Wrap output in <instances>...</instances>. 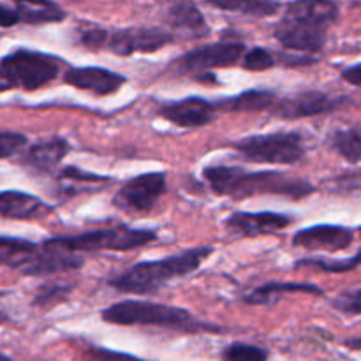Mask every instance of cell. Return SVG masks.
<instances>
[{
  "label": "cell",
  "instance_id": "cell-3",
  "mask_svg": "<svg viewBox=\"0 0 361 361\" xmlns=\"http://www.w3.org/2000/svg\"><path fill=\"white\" fill-rule=\"evenodd\" d=\"M214 247H196L182 254L164 257L157 261H141L133 268L111 279L109 286L116 291L133 295H152L164 288L173 279L185 277L203 264L212 256Z\"/></svg>",
  "mask_w": 361,
  "mask_h": 361
},
{
  "label": "cell",
  "instance_id": "cell-19",
  "mask_svg": "<svg viewBox=\"0 0 361 361\" xmlns=\"http://www.w3.org/2000/svg\"><path fill=\"white\" fill-rule=\"evenodd\" d=\"M291 293H305V295H323V289L314 284H295V282H268L259 286L245 296V302L250 305H274L284 295Z\"/></svg>",
  "mask_w": 361,
  "mask_h": 361
},
{
  "label": "cell",
  "instance_id": "cell-26",
  "mask_svg": "<svg viewBox=\"0 0 361 361\" xmlns=\"http://www.w3.org/2000/svg\"><path fill=\"white\" fill-rule=\"evenodd\" d=\"M331 147L351 164H358L361 159V134L358 127L342 129L331 136Z\"/></svg>",
  "mask_w": 361,
  "mask_h": 361
},
{
  "label": "cell",
  "instance_id": "cell-32",
  "mask_svg": "<svg viewBox=\"0 0 361 361\" xmlns=\"http://www.w3.org/2000/svg\"><path fill=\"white\" fill-rule=\"evenodd\" d=\"M334 307L337 310L349 314V316H358L361 312V291L355 289V291L342 293L334 302Z\"/></svg>",
  "mask_w": 361,
  "mask_h": 361
},
{
  "label": "cell",
  "instance_id": "cell-34",
  "mask_svg": "<svg viewBox=\"0 0 361 361\" xmlns=\"http://www.w3.org/2000/svg\"><path fill=\"white\" fill-rule=\"evenodd\" d=\"M90 361H145L126 353L109 351V349H94L90 353Z\"/></svg>",
  "mask_w": 361,
  "mask_h": 361
},
{
  "label": "cell",
  "instance_id": "cell-15",
  "mask_svg": "<svg viewBox=\"0 0 361 361\" xmlns=\"http://www.w3.org/2000/svg\"><path fill=\"white\" fill-rule=\"evenodd\" d=\"M342 102H344V99H331L324 92L307 90L282 99L277 104V108H275V115L286 120L307 118V116H316L334 111Z\"/></svg>",
  "mask_w": 361,
  "mask_h": 361
},
{
  "label": "cell",
  "instance_id": "cell-27",
  "mask_svg": "<svg viewBox=\"0 0 361 361\" xmlns=\"http://www.w3.org/2000/svg\"><path fill=\"white\" fill-rule=\"evenodd\" d=\"M222 361H268V351L252 344L235 342L222 351Z\"/></svg>",
  "mask_w": 361,
  "mask_h": 361
},
{
  "label": "cell",
  "instance_id": "cell-1",
  "mask_svg": "<svg viewBox=\"0 0 361 361\" xmlns=\"http://www.w3.org/2000/svg\"><path fill=\"white\" fill-rule=\"evenodd\" d=\"M208 185L219 196L245 200L257 194H274L302 200L314 192L307 180L289 178L277 171H245L238 166H210L203 171Z\"/></svg>",
  "mask_w": 361,
  "mask_h": 361
},
{
  "label": "cell",
  "instance_id": "cell-4",
  "mask_svg": "<svg viewBox=\"0 0 361 361\" xmlns=\"http://www.w3.org/2000/svg\"><path fill=\"white\" fill-rule=\"evenodd\" d=\"M104 323L118 326H155L166 330L187 331L196 334L204 330H217L208 326L203 321H197L190 312L182 307L164 305V303L143 302V300H122L102 310Z\"/></svg>",
  "mask_w": 361,
  "mask_h": 361
},
{
  "label": "cell",
  "instance_id": "cell-17",
  "mask_svg": "<svg viewBox=\"0 0 361 361\" xmlns=\"http://www.w3.org/2000/svg\"><path fill=\"white\" fill-rule=\"evenodd\" d=\"M51 214V207L41 197L21 190H2L0 192V217L14 221H35Z\"/></svg>",
  "mask_w": 361,
  "mask_h": 361
},
{
  "label": "cell",
  "instance_id": "cell-33",
  "mask_svg": "<svg viewBox=\"0 0 361 361\" xmlns=\"http://www.w3.org/2000/svg\"><path fill=\"white\" fill-rule=\"evenodd\" d=\"M106 39H108V30L104 28H88L81 34V44L87 46L88 49H102L106 46Z\"/></svg>",
  "mask_w": 361,
  "mask_h": 361
},
{
  "label": "cell",
  "instance_id": "cell-22",
  "mask_svg": "<svg viewBox=\"0 0 361 361\" xmlns=\"http://www.w3.org/2000/svg\"><path fill=\"white\" fill-rule=\"evenodd\" d=\"M56 182H59L62 194H81L87 192V190L101 189L111 180L106 178V176L95 175V173H88L85 169L76 168V166H67L60 171Z\"/></svg>",
  "mask_w": 361,
  "mask_h": 361
},
{
  "label": "cell",
  "instance_id": "cell-11",
  "mask_svg": "<svg viewBox=\"0 0 361 361\" xmlns=\"http://www.w3.org/2000/svg\"><path fill=\"white\" fill-rule=\"evenodd\" d=\"M289 217L275 212H235L226 219V229L236 238L271 235L288 228Z\"/></svg>",
  "mask_w": 361,
  "mask_h": 361
},
{
  "label": "cell",
  "instance_id": "cell-16",
  "mask_svg": "<svg viewBox=\"0 0 361 361\" xmlns=\"http://www.w3.org/2000/svg\"><path fill=\"white\" fill-rule=\"evenodd\" d=\"M63 81L69 87L78 88V90L92 92L95 95H111L118 92L126 83V78L118 73L104 69V67H71L63 74Z\"/></svg>",
  "mask_w": 361,
  "mask_h": 361
},
{
  "label": "cell",
  "instance_id": "cell-8",
  "mask_svg": "<svg viewBox=\"0 0 361 361\" xmlns=\"http://www.w3.org/2000/svg\"><path fill=\"white\" fill-rule=\"evenodd\" d=\"M166 192V175L161 171L134 176L120 187L113 203L123 212H150Z\"/></svg>",
  "mask_w": 361,
  "mask_h": 361
},
{
  "label": "cell",
  "instance_id": "cell-35",
  "mask_svg": "<svg viewBox=\"0 0 361 361\" xmlns=\"http://www.w3.org/2000/svg\"><path fill=\"white\" fill-rule=\"evenodd\" d=\"M18 23H20V16H18L16 9L0 4V27L9 28V27H14V25H18Z\"/></svg>",
  "mask_w": 361,
  "mask_h": 361
},
{
  "label": "cell",
  "instance_id": "cell-20",
  "mask_svg": "<svg viewBox=\"0 0 361 361\" xmlns=\"http://www.w3.org/2000/svg\"><path fill=\"white\" fill-rule=\"evenodd\" d=\"M20 21L28 25L60 23L66 11L53 0H14Z\"/></svg>",
  "mask_w": 361,
  "mask_h": 361
},
{
  "label": "cell",
  "instance_id": "cell-12",
  "mask_svg": "<svg viewBox=\"0 0 361 361\" xmlns=\"http://www.w3.org/2000/svg\"><path fill=\"white\" fill-rule=\"evenodd\" d=\"M355 240V231L351 228L337 224H316L310 228L300 229L293 236V245L307 250H330L338 252L345 250Z\"/></svg>",
  "mask_w": 361,
  "mask_h": 361
},
{
  "label": "cell",
  "instance_id": "cell-30",
  "mask_svg": "<svg viewBox=\"0 0 361 361\" xmlns=\"http://www.w3.org/2000/svg\"><path fill=\"white\" fill-rule=\"evenodd\" d=\"M27 136L13 130H0V159H9L23 150Z\"/></svg>",
  "mask_w": 361,
  "mask_h": 361
},
{
  "label": "cell",
  "instance_id": "cell-2",
  "mask_svg": "<svg viewBox=\"0 0 361 361\" xmlns=\"http://www.w3.org/2000/svg\"><path fill=\"white\" fill-rule=\"evenodd\" d=\"M337 20L338 6L334 0H293L275 27V37L293 51L317 53Z\"/></svg>",
  "mask_w": 361,
  "mask_h": 361
},
{
  "label": "cell",
  "instance_id": "cell-37",
  "mask_svg": "<svg viewBox=\"0 0 361 361\" xmlns=\"http://www.w3.org/2000/svg\"><path fill=\"white\" fill-rule=\"evenodd\" d=\"M0 361H13L9 358V356H6V355H2V353H0Z\"/></svg>",
  "mask_w": 361,
  "mask_h": 361
},
{
  "label": "cell",
  "instance_id": "cell-13",
  "mask_svg": "<svg viewBox=\"0 0 361 361\" xmlns=\"http://www.w3.org/2000/svg\"><path fill=\"white\" fill-rule=\"evenodd\" d=\"M159 115L175 126L189 129V127L208 126L217 115V108L207 99L190 95L182 101H169L161 104Z\"/></svg>",
  "mask_w": 361,
  "mask_h": 361
},
{
  "label": "cell",
  "instance_id": "cell-18",
  "mask_svg": "<svg viewBox=\"0 0 361 361\" xmlns=\"http://www.w3.org/2000/svg\"><path fill=\"white\" fill-rule=\"evenodd\" d=\"M69 150V141L63 137H46V140L30 145L21 162L39 173H51L66 159Z\"/></svg>",
  "mask_w": 361,
  "mask_h": 361
},
{
  "label": "cell",
  "instance_id": "cell-28",
  "mask_svg": "<svg viewBox=\"0 0 361 361\" xmlns=\"http://www.w3.org/2000/svg\"><path fill=\"white\" fill-rule=\"evenodd\" d=\"M298 267H316L319 270L328 271V274H344V271L355 270L360 264V254H355L349 259L342 261H330V259H321V257H314V259H302L298 261Z\"/></svg>",
  "mask_w": 361,
  "mask_h": 361
},
{
  "label": "cell",
  "instance_id": "cell-21",
  "mask_svg": "<svg viewBox=\"0 0 361 361\" xmlns=\"http://www.w3.org/2000/svg\"><path fill=\"white\" fill-rule=\"evenodd\" d=\"M168 21L173 28L194 37H203L208 34V25L203 14L194 4L178 2L168 11Z\"/></svg>",
  "mask_w": 361,
  "mask_h": 361
},
{
  "label": "cell",
  "instance_id": "cell-9",
  "mask_svg": "<svg viewBox=\"0 0 361 361\" xmlns=\"http://www.w3.org/2000/svg\"><path fill=\"white\" fill-rule=\"evenodd\" d=\"M175 35L164 28L157 27H133L123 30L108 32L106 49L120 56H129L133 53H154L164 46L171 44Z\"/></svg>",
  "mask_w": 361,
  "mask_h": 361
},
{
  "label": "cell",
  "instance_id": "cell-14",
  "mask_svg": "<svg viewBox=\"0 0 361 361\" xmlns=\"http://www.w3.org/2000/svg\"><path fill=\"white\" fill-rule=\"evenodd\" d=\"M83 263L85 259L80 254L60 249V247L53 245L46 240V242H42V245H39L34 259L27 267L21 268V274L28 275V277H46V275L78 270V268L83 267Z\"/></svg>",
  "mask_w": 361,
  "mask_h": 361
},
{
  "label": "cell",
  "instance_id": "cell-10",
  "mask_svg": "<svg viewBox=\"0 0 361 361\" xmlns=\"http://www.w3.org/2000/svg\"><path fill=\"white\" fill-rule=\"evenodd\" d=\"M243 53H245V46L242 42L229 41L204 44L192 51H187L176 62V69L182 74H196L219 69V67H231L242 60Z\"/></svg>",
  "mask_w": 361,
  "mask_h": 361
},
{
  "label": "cell",
  "instance_id": "cell-24",
  "mask_svg": "<svg viewBox=\"0 0 361 361\" xmlns=\"http://www.w3.org/2000/svg\"><path fill=\"white\" fill-rule=\"evenodd\" d=\"M204 2L215 9L245 14V16L252 18L274 16L281 9V4L277 0H204Z\"/></svg>",
  "mask_w": 361,
  "mask_h": 361
},
{
  "label": "cell",
  "instance_id": "cell-6",
  "mask_svg": "<svg viewBox=\"0 0 361 361\" xmlns=\"http://www.w3.org/2000/svg\"><path fill=\"white\" fill-rule=\"evenodd\" d=\"M157 238L154 231L148 229H133L127 226L109 229H95V231L81 233L74 236H56L48 238L49 243L60 247V249L71 250V252H97V250H126L140 249L148 245Z\"/></svg>",
  "mask_w": 361,
  "mask_h": 361
},
{
  "label": "cell",
  "instance_id": "cell-29",
  "mask_svg": "<svg viewBox=\"0 0 361 361\" xmlns=\"http://www.w3.org/2000/svg\"><path fill=\"white\" fill-rule=\"evenodd\" d=\"M242 59L243 69L254 71V73H257V71H268L270 67L275 66L274 55L264 48H252L250 51L243 53Z\"/></svg>",
  "mask_w": 361,
  "mask_h": 361
},
{
  "label": "cell",
  "instance_id": "cell-23",
  "mask_svg": "<svg viewBox=\"0 0 361 361\" xmlns=\"http://www.w3.org/2000/svg\"><path fill=\"white\" fill-rule=\"evenodd\" d=\"M39 245L23 238H7L0 236V264L9 268H23L34 259Z\"/></svg>",
  "mask_w": 361,
  "mask_h": 361
},
{
  "label": "cell",
  "instance_id": "cell-25",
  "mask_svg": "<svg viewBox=\"0 0 361 361\" xmlns=\"http://www.w3.org/2000/svg\"><path fill=\"white\" fill-rule=\"evenodd\" d=\"M275 101V95L267 90H249L236 97H229L222 101L221 108L228 111H263V109L271 108Z\"/></svg>",
  "mask_w": 361,
  "mask_h": 361
},
{
  "label": "cell",
  "instance_id": "cell-5",
  "mask_svg": "<svg viewBox=\"0 0 361 361\" xmlns=\"http://www.w3.org/2000/svg\"><path fill=\"white\" fill-rule=\"evenodd\" d=\"M60 73V60L34 49L20 48L0 59V92L11 88L37 90Z\"/></svg>",
  "mask_w": 361,
  "mask_h": 361
},
{
  "label": "cell",
  "instance_id": "cell-31",
  "mask_svg": "<svg viewBox=\"0 0 361 361\" xmlns=\"http://www.w3.org/2000/svg\"><path fill=\"white\" fill-rule=\"evenodd\" d=\"M71 286H62V284H48L41 289V291L35 295L34 305L37 307H49L55 305L56 302L66 298L71 293Z\"/></svg>",
  "mask_w": 361,
  "mask_h": 361
},
{
  "label": "cell",
  "instance_id": "cell-7",
  "mask_svg": "<svg viewBox=\"0 0 361 361\" xmlns=\"http://www.w3.org/2000/svg\"><path fill=\"white\" fill-rule=\"evenodd\" d=\"M245 161L256 164H296L305 155L303 140L296 133H274L249 136L235 143Z\"/></svg>",
  "mask_w": 361,
  "mask_h": 361
},
{
  "label": "cell",
  "instance_id": "cell-36",
  "mask_svg": "<svg viewBox=\"0 0 361 361\" xmlns=\"http://www.w3.org/2000/svg\"><path fill=\"white\" fill-rule=\"evenodd\" d=\"M342 78H344L348 83L355 85V87H360L361 85V66L360 63H355V66L348 67V69L342 71Z\"/></svg>",
  "mask_w": 361,
  "mask_h": 361
}]
</instances>
